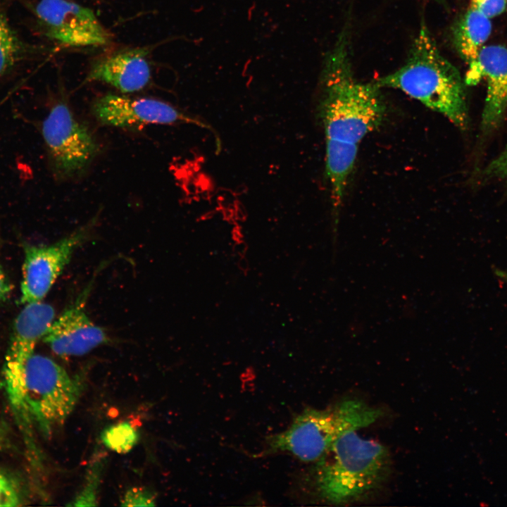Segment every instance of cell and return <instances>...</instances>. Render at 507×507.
Wrapping results in <instances>:
<instances>
[{
	"mask_svg": "<svg viewBox=\"0 0 507 507\" xmlns=\"http://www.w3.org/2000/svg\"><path fill=\"white\" fill-rule=\"evenodd\" d=\"M317 109L325 142L358 145L379 127L384 117L386 106L380 87L355 77L345 34L327 57Z\"/></svg>",
	"mask_w": 507,
	"mask_h": 507,
	"instance_id": "cell-1",
	"label": "cell"
},
{
	"mask_svg": "<svg viewBox=\"0 0 507 507\" xmlns=\"http://www.w3.org/2000/svg\"><path fill=\"white\" fill-rule=\"evenodd\" d=\"M375 82L380 88L402 91L461 129L468 125L465 82L457 68L440 53L424 25L404 65Z\"/></svg>",
	"mask_w": 507,
	"mask_h": 507,
	"instance_id": "cell-2",
	"label": "cell"
},
{
	"mask_svg": "<svg viewBox=\"0 0 507 507\" xmlns=\"http://www.w3.org/2000/svg\"><path fill=\"white\" fill-rule=\"evenodd\" d=\"M356 431L339 436L316 461L315 489L326 501L344 504L361 500L389 476L391 458L387 447Z\"/></svg>",
	"mask_w": 507,
	"mask_h": 507,
	"instance_id": "cell-3",
	"label": "cell"
},
{
	"mask_svg": "<svg viewBox=\"0 0 507 507\" xmlns=\"http://www.w3.org/2000/svg\"><path fill=\"white\" fill-rule=\"evenodd\" d=\"M382 411L360 400L349 399L334 407L307 408L284 431L268 440V452L286 451L301 461L316 462L342 434L375 423Z\"/></svg>",
	"mask_w": 507,
	"mask_h": 507,
	"instance_id": "cell-4",
	"label": "cell"
},
{
	"mask_svg": "<svg viewBox=\"0 0 507 507\" xmlns=\"http://www.w3.org/2000/svg\"><path fill=\"white\" fill-rule=\"evenodd\" d=\"M84 389L81 374L71 376L53 359L35 352L25 368L20 420L49 437L66 421Z\"/></svg>",
	"mask_w": 507,
	"mask_h": 507,
	"instance_id": "cell-5",
	"label": "cell"
},
{
	"mask_svg": "<svg viewBox=\"0 0 507 507\" xmlns=\"http://www.w3.org/2000/svg\"><path fill=\"white\" fill-rule=\"evenodd\" d=\"M41 132L51 170L58 180L83 175L99 151L89 128L77 120L63 99L51 108Z\"/></svg>",
	"mask_w": 507,
	"mask_h": 507,
	"instance_id": "cell-6",
	"label": "cell"
},
{
	"mask_svg": "<svg viewBox=\"0 0 507 507\" xmlns=\"http://www.w3.org/2000/svg\"><path fill=\"white\" fill-rule=\"evenodd\" d=\"M54 319V308L48 303L38 301L25 304L14 321L5 356L3 382L7 399L18 418L22 411L26 363Z\"/></svg>",
	"mask_w": 507,
	"mask_h": 507,
	"instance_id": "cell-7",
	"label": "cell"
},
{
	"mask_svg": "<svg viewBox=\"0 0 507 507\" xmlns=\"http://www.w3.org/2000/svg\"><path fill=\"white\" fill-rule=\"evenodd\" d=\"M97 215L61 240L44 246L24 244L20 301H42L70 262L74 252L91 236Z\"/></svg>",
	"mask_w": 507,
	"mask_h": 507,
	"instance_id": "cell-8",
	"label": "cell"
},
{
	"mask_svg": "<svg viewBox=\"0 0 507 507\" xmlns=\"http://www.w3.org/2000/svg\"><path fill=\"white\" fill-rule=\"evenodd\" d=\"M35 14L44 35L63 46L100 47L113 39L92 9L71 0H39Z\"/></svg>",
	"mask_w": 507,
	"mask_h": 507,
	"instance_id": "cell-9",
	"label": "cell"
},
{
	"mask_svg": "<svg viewBox=\"0 0 507 507\" xmlns=\"http://www.w3.org/2000/svg\"><path fill=\"white\" fill-rule=\"evenodd\" d=\"M92 111L102 125L140 130L149 125L190 124L215 133L205 120L154 98H131L108 93L97 98Z\"/></svg>",
	"mask_w": 507,
	"mask_h": 507,
	"instance_id": "cell-10",
	"label": "cell"
},
{
	"mask_svg": "<svg viewBox=\"0 0 507 507\" xmlns=\"http://www.w3.org/2000/svg\"><path fill=\"white\" fill-rule=\"evenodd\" d=\"M94 277L95 275L75 301L54 319L42 339L58 356H82L110 342L106 330L93 323L85 310Z\"/></svg>",
	"mask_w": 507,
	"mask_h": 507,
	"instance_id": "cell-11",
	"label": "cell"
},
{
	"mask_svg": "<svg viewBox=\"0 0 507 507\" xmlns=\"http://www.w3.org/2000/svg\"><path fill=\"white\" fill-rule=\"evenodd\" d=\"M484 80L485 103L481 130L487 134L501 123L507 109V48L501 45L483 46L476 58L468 65L465 84L475 85Z\"/></svg>",
	"mask_w": 507,
	"mask_h": 507,
	"instance_id": "cell-12",
	"label": "cell"
},
{
	"mask_svg": "<svg viewBox=\"0 0 507 507\" xmlns=\"http://www.w3.org/2000/svg\"><path fill=\"white\" fill-rule=\"evenodd\" d=\"M147 46L125 47L107 51L90 64L85 82L109 84L123 94L140 91L151 80Z\"/></svg>",
	"mask_w": 507,
	"mask_h": 507,
	"instance_id": "cell-13",
	"label": "cell"
},
{
	"mask_svg": "<svg viewBox=\"0 0 507 507\" xmlns=\"http://www.w3.org/2000/svg\"><path fill=\"white\" fill-rule=\"evenodd\" d=\"M325 174L330 185L334 226L358 154V145L325 142Z\"/></svg>",
	"mask_w": 507,
	"mask_h": 507,
	"instance_id": "cell-14",
	"label": "cell"
},
{
	"mask_svg": "<svg viewBox=\"0 0 507 507\" xmlns=\"http://www.w3.org/2000/svg\"><path fill=\"white\" fill-rule=\"evenodd\" d=\"M491 32V19L469 6L453 34L456 49L468 65L475 61Z\"/></svg>",
	"mask_w": 507,
	"mask_h": 507,
	"instance_id": "cell-15",
	"label": "cell"
},
{
	"mask_svg": "<svg viewBox=\"0 0 507 507\" xmlns=\"http://www.w3.org/2000/svg\"><path fill=\"white\" fill-rule=\"evenodd\" d=\"M101 442L112 451L126 453L130 451L139 440L137 430L128 422L113 424L103 430Z\"/></svg>",
	"mask_w": 507,
	"mask_h": 507,
	"instance_id": "cell-16",
	"label": "cell"
},
{
	"mask_svg": "<svg viewBox=\"0 0 507 507\" xmlns=\"http://www.w3.org/2000/svg\"><path fill=\"white\" fill-rule=\"evenodd\" d=\"M21 53V45L6 19L0 14V77L13 67Z\"/></svg>",
	"mask_w": 507,
	"mask_h": 507,
	"instance_id": "cell-17",
	"label": "cell"
},
{
	"mask_svg": "<svg viewBox=\"0 0 507 507\" xmlns=\"http://www.w3.org/2000/svg\"><path fill=\"white\" fill-rule=\"evenodd\" d=\"M24 501L20 482L10 473L0 469V506H19Z\"/></svg>",
	"mask_w": 507,
	"mask_h": 507,
	"instance_id": "cell-18",
	"label": "cell"
},
{
	"mask_svg": "<svg viewBox=\"0 0 507 507\" xmlns=\"http://www.w3.org/2000/svg\"><path fill=\"white\" fill-rule=\"evenodd\" d=\"M102 465L96 463L92 465L88 472L85 484L81 492L73 499L72 506H95L96 494L100 482L101 470Z\"/></svg>",
	"mask_w": 507,
	"mask_h": 507,
	"instance_id": "cell-19",
	"label": "cell"
},
{
	"mask_svg": "<svg viewBox=\"0 0 507 507\" xmlns=\"http://www.w3.org/2000/svg\"><path fill=\"white\" fill-rule=\"evenodd\" d=\"M481 177L485 180L496 179L507 183V146L483 168Z\"/></svg>",
	"mask_w": 507,
	"mask_h": 507,
	"instance_id": "cell-20",
	"label": "cell"
},
{
	"mask_svg": "<svg viewBox=\"0 0 507 507\" xmlns=\"http://www.w3.org/2000/svg\"><path fill=\"white\" fill-rule=\"evenodd\" d=\"M121 505L124 506H155L154 496L149 491L142 488H133L128 490Z\"/></svg>",
	"mask_w": 507,
	"mask_h": 507,
	"instance_id": "cell-21",
	"label": "cell"
},
{
	"mask_svg": "<svg viewBox=\"0 0 507 507\" xmlns=\"http://www.w3.org/2000/svg\"><path fill=\"white\" fill-rule=\"evenodd\" d=\"M469 6L491 19L505 11L507 0H470Z\"/></svg>",
	"mask_w": 507,
	"mask_h": 507,
	"instance_id": "cell-22",
	"label": "cell"
},
{
	"mask_svg": "<svg viewBox=\"0 0 507 507\" xmlns=\"http://www.w3.org/2000/svg\"><path fill=\"white\" fill-rule=\"evenodd\" d=\"M11 289V282L0 264V303L8 298Z\"/></svg>",
	"mask_w": 507,
	"mask_h": 507,
	"instance_id": "cell-23",
	"label": "cell"
},
{
	"mask_svg": "<svg viewBox=\"0 0 507 507\" xmlns=\"http://www.w3.org/2000/svg\"><path fill=\"white\" fill-rule=\"evenodd\" d=\"M6 444V434L4 427L0 422V451L3 449Z\"/></svg>",
	"mask_w": 507,
	"mask_h": 507,
	"instance_id": "cell-24",
	"label": "cell"
},
{
	"mask_svg": "<svg viewBox=\"0 0 507 507\" xmlns=\"http://www.w3.org/2000/svg\"><path fill=\"white\" fill-rule=\"evenodd\" d=\"M234 250L236 251L237 254H239L241 256H243L244 253L246 252V246L242 241L237 242L234 246Z\"/></svg>",
	"mask_w": 507,
	"mask_h": 507,
	"instance_id": "cell-25",
	"label": "cell"
},
{
	"mask_svg": "<svg viewBox=\"0 0 507 507\" xmlns=\"http://www.w3.org/2000/svg\"><path fill=\"white\" fill-rule=\"evenodd\" d=\"M248 261L244 256H241L240 260L238 262V267L243 271H246L248 269Z\"/></svg>",
	"mask_w": 507,
	"mask_h": 507,
	"instance_id": "cell-26",
	"label": "cell"
}]
</instances>
